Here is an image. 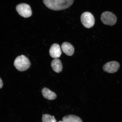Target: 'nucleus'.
I'll return each mask as SVG.
<instances>
[{"instance_id":"nucleus-6","label":"nucleus","mask_w":122,"mask_h":122,"mask_svg":"<svg viewBox=\"0 0 122 122\" xmlns=\"http://www.w3.org/2000/svg\"><path fill=\"white\" fill-rule=\"evenodd\" d=\"M120 67V64L116 61H113L107 62L103 66V68L105 72L114 73L117 72Z\"/></svg>"},{"instance_id":"nucleus-5","label":"nucleus","mask_w":122,"mask_h":122,"mask_svg":"<svg viewBox=\"0 0 122 122\" xmlns=\"http://www.w3.org/2000/svg\"><path fill=\"white\" fill-rule=\"evenodd\" d=\"M16 10L21 16L27 18L31 16L32 11L30 5L26 4H19L16 6Z\"/></svg>"},{"instance_id":"nucleus-2","label":"nucleus","mask_w":122,"mask_h":122,"mask_svg":"<svg viewBox=\"0 0 122 122\" xmlns=\"http://www.w3.org/2000/svg\"><path fill=\"white\" fill-rule=\"evenodd\" d=\"M31 64L29 59L23 55L18 56L14 62L15 67L18 71H26L29 68Z\"/></svg>"},{"instance_id":"nucleus-8","label":"nucleus","mask_w":122,"mask_h":122,"mask_svg":"<svg viewBox=\"0 0 122 122\" xmlns=\"http://www.w3.org/2000/svg\"><path fill=\"white\" fill-rule=\"evenodd\" d=\"M61 48L62 51L67 55L72 56L74 52V48L69 43L65 42L62 44Z\"/></svg>"},{"instance_id":"nucleus-7","label":"nucleus","mask_w":122,"mask_h":122,"mask_svg":"<svg viewBox=\"0 0 122 122\" xmlns=\"http://www.w3.org/2000/svg\"><path fill=\"white\" fill-rule=\"evenodd\" d=\"M49 53L50 56L53 58L60 57L62 54L60 46L57 44H53L50 47Z\"/></svg>"},{"instance_id":"nucleus-14","label":"nucleus","mask_w":122,"mask_h":122,"mask_svg":"<svg viewBox=\"0 0 122 122\" xmlns=\"http://www.w3.org/2000/svg\"><path fill=\"white\" fill-rule=\"evenodd\" d=\"M59 122H64V121H59Z\"/></svg>"},{"instance_id":"nucleus-11","label":"nucleus","mask_w":122,"mask_h":122,"mask_svg":"<svg viewBox=\"0 0 122 122\" xmlns=\"http://www.w3.org/2000/svg\"><path fill=\"white\" fill-rule=\"evenodd\" d=\"M62 120L65 122H83L80 117L73 115L65 116L62 118Z\"/></svg>"},{"instance_id":"nucleus-12","label":"nucleus","mask_w":122,"mask_h":122,"mask_svg":"<svg viewBox=\"0 0 122 122\" xmlns=\"http://www.w3.org/2000/svg\"><path fill=\"white\" fill-rule=\"evenodd\" d=\"M42 122H57L54 116L48 114H44L42 118Z\"/></svg>"},{"instance_id":"nucleus-3","label":"nucleus","mask_w":122,"mask_h":122,"mask_svg":"<svg viewBox=\"0 0 122 122\" xmlns=\"http://www.w3.org/2000/svg\"><path fill=\"white\" fill-rule=\"evenodd\" d=\"M81 20L84 26L90 28L95 24V20L93 15L90 12H86L82 13L81 16Z\"/></svg>"},{"instance_id":"nucleus-4","label":"nucleus","mask_w":122,"mask_h":122,"mask_svg":"<svg viewBox=\"0 0 122 122\" xmlns=\"http://www.w3.org/2000/svg\"><path fill=\"white\" fill-rule=\"evenodd\" d=\"M101 19L103 24L106 25H113L117 21L116 16L112 12L105 11L102 14Z\"/></svg>"},{"instance_id":"nucleus-13","label":"nucleus","mask_w":122,"mask_h":122,"mask_svg":"<svg viewBox=\"0 0 122 122\" xmlns=\"http://www.w3.org/2000/svg\"><path fill=\"white\" fill-rule=\"evenodd\" d=\"M3 85V84L1 78L0 77V88L2 87Z\"/></svg>"},{"instance_id":"nucleus-1","label":"nucleus","mask_w":122,"mask_h":122,"mask_svg":"<svg viewBox=\"0 0 122 122\" xmlns=\"http://www.w3.org/2000/svg\"><path fill=\"white\" fill-rule=\"evenodd\" d=\"M74 0H43L47 7L51 10L58 11L66 10L72 5Z\"/></svg>"},{"instance_id":"nucleus-10","label":"nucleus","mask_w":122,"mask_h":122,"mask_svg":"<svg viewBox=\"0 0 122 122\" xmlns=\"http://www.w3.org/2000/svg\"><path fill=\"white\" fill-rule=\"evenodd\" d=\"M51 66L53 71L59 73L62 71V64L61 60L59 59H55L52 61Z\"/></svg>"},{"instance_id":"nucleus-9","label":"nucleus","mask_w":122,"mask_h":122,"mask_svg":"<svg viewBox=\"0 0 122 122\" xmlns=\"http://www.w3.org/2000/svg\"><path fill=\"white\" fill-rule=\"evenodd\" d=\"M42 92L44 98L48 100H54L57 97V95L55 93L50 90L47 88H43L42 90Z\"/></svg>"}]
</instances>
